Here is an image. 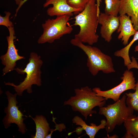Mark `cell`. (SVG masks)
I'll return each instance as SVG.
<instances>
[{
  "mask_svg": "<svg viewBox=\"0 0 138 138\" xmlns=\"http://www.w3.org/2000/svg\"><path fill=\"white\" fill-rule=\"evenodd\" d=\"M96 0H90L84 9L76 15L74 25L79 26V32L74 37L83 43L92 45L98 41L96 33L98 23L97 6Z\"/></svg>",
  "mask_w": 138,
  "mask_h": 138,
  "instance_id": "1",
  "label": "cell"
},
{
  "mask_svg": "<svg viewBox=\"0 0 138 138\" xmlns=\"http://www.w3.org/2000/svg\"><path fill=\"white\" fill-rule=\"evenodd\" d=\"M75 95L65 101L64 105H69L72 110L80 112L86 120L88 116H92L96 111L93 110L95 107H101L105 105L106 99L98 96L96 93L88 86L74 89Z\"/></svg>",
  "mask_w": 138,
  "mask_h": 138,
  "instance_id": "2",
  "label": "cell"
},
{
  "mask_svg": "<svg viewBox=\"0 0 138 138\" xmlns=\"http://www.w3.org/2000/svg\"><path fill=\"white\" fill-rule=\"evenodd\" d=\"M70 42L72 45L81 49L86 54L87 57V66L93 75H96L100 71L107 74L115 72L111 57L98 48L85 45L75 37Z\"/></svg>",
  "mask_w": 138,
  "mask_h": 138,
  "instance_id": "3",
  "label": "cell"
},
{
  "mask_svg": "<svg viewBox=\"0 0 138 138\" xmlns=\"http://www.w3.org/2000/svg\"><path fill=\"white\" fill-rule=\"evenodd\" d=\"M43 63L40 56L34 52H31L30 55L29 62L26 67L24 69L19 68L15 69L18 74H26V77L24 80L18 85L9 82L6 83L5 84L13 87L19 96H22L25 90H26L29 94L32 93V86L33 85H36L38 86L41 85V68Z\"/></svg>",
  "mask_w": 138,
  "mask_h": 138,
  "instance_id": "4",
  "label": "cell"
},
{
  "mask_svg": "<svg viewBox=\"0 0 138 138\" xmlns=\"http://www.w3.org/2000/svg\"><path fill=\"white\" fill-rule=\"evenodd\" d=\"M126 97L124 95L114 103L99 107V114L104 116L106 119L105 128L107 133L112 132L116 126L121 125L133 114L134 110L126 105Z\"/></svg>",
  "mask_w": 138,
  "mask_h": 138,
  "instance_id": "5",
  "label": "cell"
},
{
  "mask_svg": "<svg viewBox=\"0 0 138 138\" xmlns=\"http://www.w3.org/2000/svg\"><path fill=\"white\" fill-rule=\"evenodd\" d=\"M73 14L57 16L55 19H48L42 24V34L38 40L39 44L52 43L64 35L70 34L73 28L68 21Z\"/></svg>",
  "mask_w": 138,
  "mask_h": 138,
  "instance_id": "6",
  "label": "cell"
},
{
  "mask_svg": "<svg viewBox=\"0 0 138 138\" xmlns=\"http://www.w3.org/2000/svg\"><path fill=\"white\" fill-rule=\"evenodd\" d=\"M5 94L7 96L8 103L7 106L4 110L6 116L2 120L4 127L7 129L10 126L11 124L14 123L17 125L18 131L24 134L27 130L24 122L25 118L22 117H27L23 115L18 109L19 107L16 105L18 103L16 99L17 94L16 93L13 94L8 91H6Z\"/></svg>",
  "mask_w": 138,
  "mask_h": 138,
  "instance_id": "7",
  "label": "cell"
},
{
  "mask_svg": "<svg viewBox=\"0 0 138 138\" xmlns=\"http://www.w3.org/2000/svg\"><path fill=\"white\" fill-rule=\"evenodd\" d=\"M121 78L122 80L121 83L110 89L103 91L97 87L92 89L98 96L102 97L106 100L111 99L116 102L120 99V95L123 92L129 90L135 89L136 81L132 71L128 69L125 71Z\"/></svg>",
  "mask_w": 138,
  "mask_h": 138,
  "instance_id": "8",
  "label": "cell"
},
{
  "mask_svg": "<svg viewBox=\"0 0 138 138\" xmlns=\"http://www.w3.org/2000/svg\"><path fill=\"white\" fill-rule=\"evenodd\" d=\"M8 29L9 35L6 37L8 43L7 50L5 54L1 55L0 57L2 64L5 66L3 69V75L14 69L17 61L25 58L24 56H20L18 54V50L16 49L14 44V40L16 39V37L14 36V27Z\"/></svg>",
  "mask_w": 138,
  "mask_h": 138,
  "instance_id": "9",
  "label": "cell"
},
{
  "mask_svg": "<svg viewBox=\"0 0 138 138\" xmlns=\"http://www.w3.org/2000/svg\"><path fill=\"white\" fill-rule=\"evenodd\" d=\"M98 24L101 25L100 33L101 36L109 42L113 33L118 29L120 25L119 16L108 15L101 13L98 17Z\"/></svg>",
  "mask_w": 138,
  "mask_h": 138,
  "instance_id": "10",
  "label": "cell"
},
{
  "mask_svg": "<svg viewBox=\"0 0 138 138\" xmlns=\"http://www.w3.org/2000/svg\"><path fill=\"white\" fill-rule=\"evenodd\" d=\"M68 0H46L44 4V8L52 5V7L48 8L47 10V14L50 16H56L74 14L77 15L81 10L74 8L67 3Z\"/></svg>",
  "mask_w": 138,
  "mask_h": 138,
  "instance_id": "11",
  "label": "cell"
},
{
  "mask_svg": "<svg viewBox=\"0 0 138 138\" xmlns=\"http://www.w3.org/2000/svg\"><path fill=\"white\" fill-rule=\"evenodd\" d=\"M119 18L120 25L117 30L119 34L118 38L121 39L123 44L126 46L130 37L134 35L137 31L135 29L129 16L125 14L119 16Z\"/></svg>",
  "mask_w": 138,
  "mask_h": 138,
  "instance_id": "12",
  "label": "cell"
},
{
  "mask_svg": "<svg viewBox=\"0 0 138 138\" xmlns=\"http://www.w3.org/2000/svg\"><path fill=\"white\" fill-rule=\"evenodd\" d=\"M119 14L131 18L135 29L138 30V0H121Z\"/></svg>",
  "mask_w": 138,
  "mask_h": 138,
  "instance_id": "13",
  "label": "cell"
},
{
  "mask_svg": "<svg viewBox=\"0 0 138 138\" xmlns=\"http://www.w3.org/2000/svg\"><path fill=\"white\" fill-rule=\"evenodd\" d=\"M72 121L73 123H75L76 125H80L82 127L79 130L76 129V132L78 131H81L83 130H85L90 138H94L99 131L105 128L106 125V120L103 119L101 121L100 124L98 126L93 123H90V125H88L78 116L74 117Z\"/></svg>",
  "mask_w": 138,
  "mask_h": 138,
  "instance_id": "14",
  "label": "cell"
},
{
  "mask_svg": "<svg viewBox=\"0 0 138 138\" xmlns=\"http://www.w3.org/2000/svg\"><path fill=\"white\" fill-rule=\"evenodd\" d=\"M34 121L36 125L35 135H32L31 138H44L48 134L50 130L49 124L45 117L42 115H36L33 118L29 116Z\"/></svg>",
  "mask_w": 138,
  "mask_h": 138,
  "instance_id": "15",
  "label": "cell"
},
{
  "mask_svg": "<svg viewBox=\"0 0 138 138\" xmlns=\"http://www.w3.org/2000/svg\"><path fill=\"white\" fill-rule=\"evenodd\" d=\"M123 123L126 133L123 138H138V115H132Z\"/></svg>",
  "mask_w": 138,
  "mask_h": 138,
  "instance_id": "16",
  "label": "cell"
},
{
  "mask_svg": "<svg viewBox=\"0 0 138 138\" xmlns=\"http://www.w3.org/2000/svg\"><path fill=\"white\" fill-rule=\"evenodd\" d=\"M138 40V31L134 35L133 38L131 42L125 47L121 49L116 51L114 55L116 57H121L124 60V65L126 66L128 70H129L132 68V62L130 59L129 56L130 48L134 43Z\"/></svg>",
  "mask_w": 138,
  "mask_h": 138,
  "instance_id": "17",
  "label": "cell"
},
{
  "mask_svg": "<svg viewBox=\"0 0 138 138\" xmlns=\"http://www.w3.org/2000/svg\"><path fill=\"white\" fill-rule=\"evenodd\" d=\"M105 13L108 15L117 16L119 14L121 0H104Z\"/></svg>",
  "mask_w": 138,
  "mask_h": 138,
  "instance_id": "18",
  "label": "cell"
},
{
  "mask_svg": "<svg viewBox=\"0 0 138 138\" xmlns=\"http://www.w3.org/2000/svg\"><path fill=\"white\" fill-rule=\"evenodd\" d=\"M126 105L138 113V79L134 93H126Z\"/></svg>",
  "mask_w": 138,
  "mask_h": 138,
  "instance_id": "19",
  "label": "cell"
},
{
  "mask_svg": "<svg viewBox=\"0 0 138 138\" xmlns=\"http://www.w3.org/2000/svg\"><path fill=\"white\" fill-rule=\"evenodd\" d=\"M90 0H68L67 3L72 7L80 9L82 12Z\"/></svg>",
  "mask_w": 138,
  "mask_h": 138,
  "instance_id": "20",
  "label": "cell"
},
{
  "mask_svg": "<svg viewBox=\"0 0 138 138\" xmlns=\"http://www.w3.org/2000/svg\"><path fill=\"white\" fill-rule=\"evenodd\" d=\"M5 16L3 17L0 15V25L6 26L7 28L14 26L13 23L9 19L11 14L9 12L5 11Z\"/></svg>",
  "mask_w": 138,
  "mask_h": 138,
  "instance_id": "21",
  "label": "cell"
},
{
  "mask_svg": "<svg viewBox=\"0 0 138 138\" xmlns=\"http://www.w3.org/2000/svg\"><path fill=\"white\" fill-rule=\"evenodd\" d=\"M55 118H54L53 116L52 121L55 123V129L54 130L53 129H50V131H51V132L50 134H48L47 136L49 138H51V135L54 131L56 130H58L60 132H61L62 131L63 129V128H65V125L63 124L62 123L58 124L56 123L55 121Z\"/></svg>",
  "mask_w": 138,
  "mask_h": 138,
  "instance_id": "22",
  "label": "cell"
},
{
  "mask_svg": "<svg viewBox=\"0 0 138 138\" xmlns=\"http://www.w3.org/2000/svg\"><path fill=\"white\" fill-rule=\"evenodd\" d=\"M97 6V14L98 17L100 14V3L101 2V0H96Z\"/></svg>",
  "mask_w": 138,
  "mask_h": 138,
  "instance_id": "23",
  "label": "cell"
},
{
  "mask_svg": "<svg viewBox=\"0 0 138 138\" xmlns=\"http://www.w3.org/2000/svg\"><path fill=\"white\" fill-rule=\"evenodd\" d=\"M28 0H23L22 2L18 6V7L16 9V13H15V16H16L17 13L20 7H21L22 5Z\"/></svg>",
  "mask_w": 138,
  "mask_h": 138,
  "instance_id": "24",
  "label": "cell"
},
{
  "mask_svg": "<svg viewBox=\"0 0 138 138\" xmlns=\"http://www.w3.org/2000/svg\"><path fill=\"white\" fill-rule=\"evenodd\" d=\"M16 4L18 6L22 2L23 0H14Z\"/></svg>",
  "mask_w": 138,
  "mask_h": 138,
  "instance_id": "25",
  "label": "cell"
},
{
  "mask_svg": "<svg viewBox=\"0 0 138 138\" xmlns=\"http://www.w3.org/2000/svg\"><path fill=\"white\" fill-rule=\"evenodd\" d=\"M109 138H118V136L116 135H114L112 136H110Z\"/></svg>",
  "mask_w": 138,
  "mask_h": 138,
  "instance_id": "26",
  "label": "cell"
},
{
  "mask_svg": "<svg viewBox=\"0 0 138 138\" xmlns=\"http://www.w3.org/2000/svg\"><path fill=\"white\" fill-rule=\"evenodd\" d=\"M134 51L138 52V45H136Z\"/></svg>",
  "mask_w": 138,
  "mask_h": 138,
  "instance_id": "27",
  "label": "cell"
}]
</instances>
